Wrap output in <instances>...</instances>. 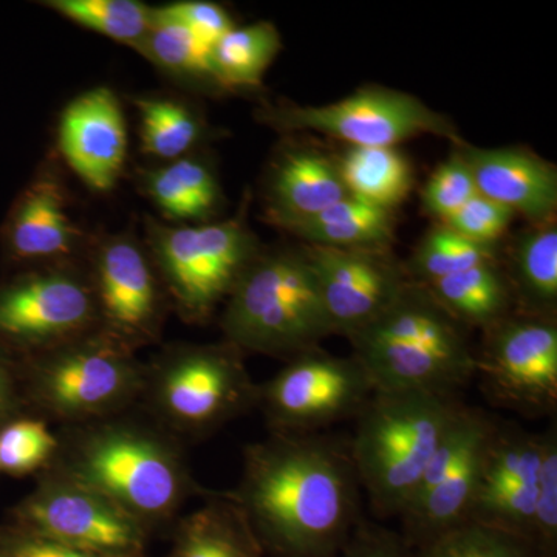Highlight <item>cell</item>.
Returning a JSON list of instances; mask_svg holds the SVG:
<instances>
[{"instance_id": "5bb4252c", "label": "cell", "mask_w": 557, "mask_h": 557, "mask_svg": "<svg viewBox=\"0 0 557 557\" xmlns=\"http://www.w3.org/2000/svg\"><path fill=\"white\" fill-rule=\"evenodd\" d=\"M496 421L482 409L463 406L460 410L416 494L399 516V534L410 548L421 547L469 522Z\"/></svg>"}, {"instance_id": "83f0119b", "label": "cell", "mask_w": 557, "mask_h": 557, "mask_svg": "<svg viewBox=\"0 0 557 557\" xmlns=\"http://www.w3.org/2000/svg\"><path fill=\"white\" fill-rule=\"evenodd\" d=\"M281 50V35L271 22L233 27L212 46V83L222 89H255Z\"/></svg>"}, {"instance_id": "3957f363", "label": "cell", "mask_w": 557, "mask_h": 557, "mask_svg": "<svg viewBox=\"0 0 557 557\" xmlns=\"http://www.w3.org/2000/svg\"><path fill=\"white\" fill-rule=\"evenodd\" d=\"M375 392L454 395L475 379L467 327L431 289L409 281L372 324L350 338Z\"/></svg>"}, {"instance_id": "d6a6232c", "label": "cell", "mask_w": 557, "mask_h": 557, "mask_svg": "<svg viewBox=\"0 0 557 557\" xmlns=\"http://www.w3.org/2000/svg\"><path fill=\"white\" fill-rule=\"evenodd\" d=\"M211 49L182 25L153 17L152 28L135 50L172 75L212 81Z\"/></svg>"}, {"instance_id": "f35d334b", "label": "cell", "mask_w": 557, "mask_h": 557, "mask_svg": "<svg viewBox=\"0 0 557 557\" xmlns=\"http://www.w3.org/2000/svg\"><path fill=\"white\" fill-rule=\"evenodd\" d=\"M338 557H416L401 534L362 519Z\"/></svg>"}, {"instance_id": "7402d4cb", "label": "cell", "mask_w": 557, "mask_h": 557, "mask_svg": "<svg viewBox=\"0 0 557 557\" xmlns=\"http://www.w3.org/2000/svg\"><path fill=\"white\" fill-rule=\"evenodd\" d=\"M199 508L175 522L166 557H263L247 516L226 491H209Z\"/></svg>"}, {"instance_id": "4fadbf2b", "label": "cell", "mask_w": 557, "mask_h": 557, "mask_svg": "<svg viewBox=\"0 0 557 557\" xmlns=\"http://www.w3.org/2000/svg\"><path fill=\"white\" fill-rule=\"evenodd\" d=\"M475 376L494 405L527 418L556 417V319L512 313L485 330Z\"/></svg>"}, {"instance_id": "f1b7e54d", "label": "cell", "mask_w": 557, "mask_h": 557, "mask_svg": "<svg viewBox=\"0 0 557 557\" xmlns=\"http://www.w3.org/2000/svg\"><path fill=\"white\" fill-rule=\"evenodd\" d=\"M139 112L141 150L156 159H183L199 141V116L177 100L161 97L135 98Z\"/></svg>"}, {"instance_id": "8fae6325", "label": "cell", "mask_w": 557, "mask_h": 557, "mask_svg": "<svg viewBox=\"0 0 557 557\" xmlns=\"http://www.w3.org/2000/svg\"><path fill=\"white\" fill-rule=\"evenodd\" d=\"M375 394L369 373L351 357L322 348L289 358L273 379L259 384L258 408L271 434H317L358 417Z\"/></svg>"}, {"instance_id": "ba28073f", "label": "cell", "mask_w": 557, "mask_h": 557, "mask_svg": "<svg viewBox=\"0 0 557 557\" xmlns=\"http://www.w3.org/2000/svg\"><path fill=\"white\" fill-rule=\"evenodd\" d=\"M148 248L171 309L207 324L259 252L245 212L215 223L170 226L148 219Z\"/></svg>"}, {"instance_id": "d4e9b609", "label": "cell", "mask_w": 557, "mask_h": 557, "mask_svg": "<svg viewBox=\"0 0 557 557\" xmlns=\"http://www.w3.org/2000/svg\"><path fill=\"white\" fill-rule=\"evenodd\" d=\"M288 233L309 242L313 247L391 249L394 214L388 209L348 196L313 218L292 226Z\"/></svg>"}, {"instance_id": "d6986e66", "label": "cell", "mask_w": 557, "mask_h": 557, "mask_svg": "<svg viewBox=\"0 0 557 557\" xmlns=\"http://www.w3.org/2000/svg\"><path fill=\"white\" fill-rule=\"evenodd\" d=\"M62 159L97 193L115 188L127 156V127L116 95L95 87L70 101L58 127Z\"/></svg>"}, {"instance_id": "e0dca14e", "label": "cell", "mask_w": 557, "mask_h": 557, "mask_svg": "<svg viewBox=\"0 0 557 557\" xmlns=\"http://www.w3.org/2000/svg\"><path fill=\"white\" fill-rule=\"evenodd\" d=\"M541 453V434L496 421L469 520L533 545Z\"/></svg>"}, {"instance_id": "7c38bea8", "label": "cell", "mask_w": 557, "mask_h": 557, "mask_svg": "<svg viewBox=\"0 0 557 557\" xmlns=\"http://www.w3.org/2000/svg\"><path fill=\"white\" fill-rule=\"evenodd\" d=\"M260 120L277 131H311L346 141L350 148H395L398 143L437 135L463 145L445 116L405 91L364 87L325 106L265 108Z\"/></svg>"}, {"instance_id": "f546056e", "label": "cell", "mask_w": 557, "mask_h": 557, "mask_svg": "<svg viewBox=\"0 0 557 557\" xmlns=\"http://www.w3.org/2000/svg\"><path fill=\"white\" fill-rule=\"evenodd\" d=\"M65 20L137 49L153 24V9L138 0H49Z\"/></svg>"}, {"instance_id": "74e56055", "label": "cell", "mask_w": 557, "mask_h": 557, "mask_svg": "<svg viewBox=\"0 0 557 557\" xmlns=\"http://www.w3.org/2000/svg\"><path fill=\"white\" fill-rule=\"evenodd\" d=\"M153 17L182 25L197 38L214 46L226 32L234 27L228 11L219 3L205 0H185L153 9Z\"/></svg>"}, {"instance_id": "7a4b0ae2", "label": "cell", "mask_w": 557, "mask_h": 557, "mask_svg": "<svg viewBox=\"0 0 557 557\" xmlns=\"http://www.w3.org/2000/svg\"><path fill=\"white\" fill-rule=\"evenodd\" d=\"M57 434L60 448L47 469L109 498L149 534L177 522L189 498L209 493L194 479L183 442L149 417L129 410Z\"/></svg>"}, {"instance_id": "9c48e42d", "label": "cell", "mask_w": 557, "mask_h": 557, "mask_svg": "<svg viewBox=\"0 0 557 557\" xmlns=\"http://www.w3.org/2000/svg\"><path fill=\"white\" fill-rule=\"evenodd\" d=\"M98 329L89 271L76 263L20 269L0 282V348L27 358Z\"/></svg>"}, {"instance_id": "277c9868", "label": "cell", "mask_w": 557, "mask_h": 557, "mask_svg": "<svg viewBox=\"0 0 557 557\" xmlns=\"http://www.w3.org/2000/svg\"><path fill=\"white\" fill-rule=\"evenodd\" d=\"M463 406L454 395L428 392L372 395L348 446L376 516H401Z\"/></svg>"}, {"instance_id": "8992f818", "label": "cell", "mask_w": 557, "mask_h": 557, "mask_svg": "<svg viewBox=\"0 0 557 557\" xmlns=\"http://www.w3.org/2000/svg\"><path fill=\"white\" fill-rule=\"evenodd\" d=\"M17 361L27 412L62 426L129 412L145 387L137 351L100 329Z\"/></svg>"}, {"instance_id": "d590c367", "label": "cell", "mask_w": 557, "mask_h": 557, "mask_svg": "<svg viewBox=\"0 0 557 557\" xmlns=\"http://www.w3.org/2000/svg\"><path fill=\"white\" fill-rule=\"evenodd\" d=\"M478 194L467 160L456 150L428 180L421 199L429 214L445 222Z\"/></svg>"}, {"instance_id": "30bf717a", "label": "cell", "mask_w": 557, "mask_h": 557, "mask_svg": "<svg viewBox=\"0 0 557 557\" xmlns=\"http://www.w3.org/2000/svg\"><path fill=\"white\" fill-rule=\"evenodd\" d=\"M11 525L65 547L115 557L146 556L150 534L97 491L53 469L11 509Z\"/></svg>"}, {"instance_id": "cb8c5ba5", "label": "cell", "mask_w": 557, "mask_h": 557, "mask_svg": "<svg viewBox=\"0 0 557 557\" xmlns=\"http://www.w3.org/2000/svg\"><path fill=\"white\" fill-rule=\"evenodd\" d=\"M516 313L555 319L557 309V228L555 222L534 225L522 234L507 274Z\"/></svg>"}, {"instance_id": "52a82bcc", "label": "cell", "mask_w": 557, "mask_h": 557, "mask_svg": "<svg viewBox=\"0 0 557 557\" xmlns=\"http://www.w3.org/2000/svg\"><path fill=\"white\" fill-rule=\"evenodd\" d=\"M259 384L230 343L175 344L145 362L139 406L180 442L215 434L258 408Z\"/></svg>"}, {"instance_id": "ab89813d", "label": "cell", "mask_w": 557, "mask_h": 557, "mask_svg": "<svg viewBox=\"0 0 557 557\" xmlns=\"http://www.w3.org/2000/svg\"><path fill=\"white\" fill-rule=\"evenodd\" d=\"M0 557H115L65 547L16 525L0 527ZM148 557V556H139Z\"/></svg>"}, {"instance_id": "e575fe53", "label": "cell", "mask_w": 557, "mask_h": 557, "mask_svg": "<svg viewBox=\"0 0 557 557\" xmlns=\"http://www.w3.org/2000/svg\"><path fill=\"white\" fill-rule=\"evenodd\" d=\"M541 469L533 545L542 557H557V428L542 432Z\"/></svg>"}, {"instance_id": "5b68a950", "label": "cell", "mask_w": 557, "mask_h": 557, "mask_svg": "<svg viewBox=\"0 0 557 557\" xmlns=\"http://www.w3.org/2000/svg\"><path fill=\"white\" fill-rule=\"evenodd\" d=\"M220 327L242 354L287 361L333 335L306 249H259L225 300Z\"/></svg>"}, {"instance_id": "6da1fadb", "label": "cell", "mask_w": 557, "mask_h": 557, "mask_svg": "<svg viewBox=\"0 0 557 557\" xmlns=\"http://www.w3.org/2000/svg\"><path fill=\"white\" fill-rule=\"evenodd\" d=\"M226 494L271 557H338L361 522V485L348 443L271 434L244 449L239 485Z\"/></svg>"}, {"instance_id": "4dcf8cb0", "label": "cell", "mask_w": 557, "mask_h": 557, "mask_svg": "<svg viewBox=\"0 0 557 557\" xmlns=\"http://www.w3.org/2000/svg\"><path fill=\"white\" fill-rule=\"evenodd\" d=\"M485 263H498L496 245L469 240L442 223L424 236L406 271L410 281L428 285Z\"/></svg>"}, {"instance_id": "8d00e7d4", "label": "cell", "mask_w": 557, "mask_h": 557, "mask_svg": "<svg viewBox=\"0 0 557 557\" xmlns=\"http://www.w3.org/2000/svg\"><path fill=\"white\" fill-rule=\"evenodd\" d=\"M515 215L511 209L478 194L443 225L478 244L496 245V240L507 233Z\"/></svg>"}, {"instance_id": "836d02e7", "label": "cell", "mask_w": 557, "mask_h": 557, "mask_svg": "<svg viewBox=\"0 0 557 557\" xmlns=\"http://www.w3.org/2000/svg\"><path fill=\"white\" fill-rule=\"evenodd\" d=\"M416 557H542L522 539L482 523H461L413 549Z\"/></svg>"}, {"instance_id": "2e32d148", "label": "cell", "mask_w": 557, "mask_h": 557, "mask_svg": "<svg viewBox=\"0 0 557 557\" xmlns=\"http://www.w3.org/2000/svg\"><path fill=\"white\" fill-rule=\"evenodd\" d=\"M317 274L333 335L350 339L372 324L410 281L391 249L304 247Z\"/></svg>"}, {"instance_id": "44dd1931", "label": "cell", "mask_w": 557, "mask_h": 557, "mask_svg": "<svg viewBox=\"0 0 557 557\" xmlns=\"http://www.w3.org/2000/svg\"><path fill=\"white\" fill-rule=\"evenodd\" d=\"M347 197L336 161L318 150L292 149L271 168L267 211L274 225L288 231Z\"/></svg>"}, {"instance_id": "9a60e30c", "label": "cell", "mask_w": 557, "mask_h": 557, "mask_svg": "<svg viewBox=\"0 0 557 557\" xmlns=\"http://www.w3.org/2000/svg\"><path fill=\"white\" fill-rule=\"evenodd\" d=\"M87 271L98 329L135 351L156 344L171 304L146 245L129 233L102 236Z\"/></svg>"}, {"instance_id": "1f68e13d", "label": "cell", "mask_w": 557, "mask_h": 557, "mask_svg": "<svg viewBox=\"0 0 557 557\" xmlns=\"http://www.w3.org/2000/svg\"><path fill=\"white\" fill-rule=\"evenodd\" d=\"M60 448L49 421L24 413L0 428V472L11 478L39 474L50 467Z\"/></svg>"}, {"instance_id": "ac0fdd59", "label": "cell", "mask_w": 557, "mask_h": 557, "mask_svg": "<svg viewBox=\"0 0 557 557\" xmlns=\"http://www.w3.org/2000/svg\"><path fill=\"white\" fill-rule=\"evenodd\" d=\"M83 233L70 212L60 175L42 168L22 190L2 226V255L10 265L76 263Z\"/></svg>"}, {"instance_id": "ffe728a7", "label": "cell", "mask_w": 557, "mask_h": 557, "mask_svg": "<svg viewBox=\"0 0 557 557\" xmlns=\"http://www.w3.org/2000/svg\"><path fill=\"white\" fill-rule=\"evenodd\" d=\"M480 196L525 215L533 225L548 222L557 207V172L536 153L519 148L482 149L461 145Z\"/></svg>"}, {"instance_id": "60d3db41", "label": "cell", "mask_w": 557, "mask_h": 557, "mask_svg": "<svg viewBox=\"0 0 557 557\" xmlns=\"http://www.w3.org/2000/svg\"><path fill=\"white\" fill-rule=\"evenodd\" d=\"M27 412L22 397L20 361L0 348V428Z\"/></svg>"}, {"instance_id": "603a6c76", "label": "cell", "mask_w": 557, "mask_h": 557, "mask_svg": "<svg viewBox=\"0 0 557 557\" xmlns=\"http://www.w3.org/2000/svg\"><path fill=\"white\" fill-rule=\"evenodd\" d=\"M426 287L435 299L465 327L485 330L516 313L507 273L498 263H485Z\"/></svg>"}, {"instance_id": "4316f807", "label": "cell", "mask_w": 557, "mask_h": 557, "mask_svg": "<svg viewBox=\"0 0 557 557\" xmlns=\"http://www.w3.org/2000/svg\"><path fill=\"white\" fill-rule=\"evenodd\" d=\"M336 163L348 196L366 203L392 211L412 189V166L395 148H350Z\"/></svg>"}, {"instance_id": "484cf974", "label": "cell", "mask_w": 557, "mask_h": 557, "mask_svg": "<svg viewBox=\"0 0 557 557\" xmlns=\"http://www.w3.org/2000/svg\"><path fill=\"white\" fill-rule=\"evenodd\" d=\"M143 186L161 214L183 225L207 223L219 207L218 180L207 164L190 157L149 171Z\"/></svg>"}]
</instances>
